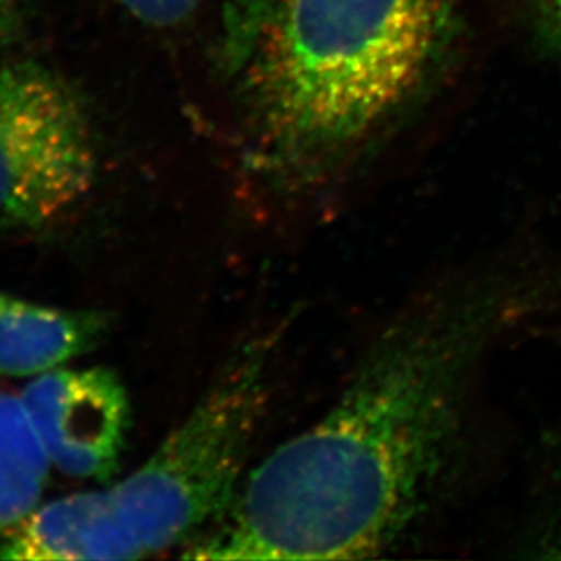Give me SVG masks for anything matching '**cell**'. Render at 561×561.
<instances>
[{
    "label": "cell",
    "instance_id": "cell-2",
    "mask_svg": "<svg viewBox=\"0 0 561 561\" xmlns=\"http://www.w3.org/2000/svg\"><path fill=\"white\" fill-rule=\"evenodd\" d=\"M458 0H233L224 68L273 186L347 175L430 79Z\"/></svg>",
    "mask_w": 561,
    "mask_h": 561
},
{
    "label": "cell",
    "instance_id": "cell-9",
    "mask_svg": "<svg viewBox=\"0 0 561 561\" xmlns=\"http://www.w3.org/2000/svg\"><path fill=\"white\" fill-rule=\"evenodd\" d=\"M518 546L529 551L525 552V557L561 560V500L554 507H547L538 514Z\"/></svg>",
    "mask_w": 561,
    "mask_h": 561
},
{
    "label": "cell",
    "instance_id": "cell-3",
    "mask_svg": "<svg viewBox=\"0 0 561 561\" xmlns=\"http://www.w3.org/2000/svg\"><path fill=\"white\" fill-rule=\"evenodd\" d=\"M275 345V334L242 345L137 471L41 505L0 543V560H138L186 547L217 524L265 416Z\"/></svg>",
    "mask_w": 561,
    "mask_h": 561
},
{
    "label": "cell",
    "instance_id": "cell-8",
    "mask_svg": "<svg viewBox=\"0 0 561 561\" xmlns=\"http://www.w3.org/2000/svg\"><path fill=\"white\" fill-rule=\"evenodd\" d=\"M129 15L153 27H173L195 13L201 0H117Z\"/></svg>",
    "mask_w": 561,
    "mask_h": 561
},
{
    "label": "cell",
    "instance_id": "cell-1",
    "mask_svg": "<svg viewBox=\"0 0 561 561\" xmlns=\"http://www.w3.org/2000/svg\"><path fill=\"white\" fill-rule=\"evenodd\" d=\"M560 308L561 250L536 240L438 276L383 320L331 408L254 467L182 558L367 560L402 547L466 469L489 358Z\"/></svg>",
    "mask_w": 561,
    "mask_h": 561
},
{
    "label": "cell",
    "instance_id": "cell-6",
    "mask_svg": "<svg viewBox=\"0 0 561 561\" xmlns=\"http://www.w3.org/2000/svg\"><path fill=\"white\" fill-rule=\"evenodd\" d=\"M110 331L106 312L51 308L0 291V376L35 378L91 353Z\"/></svg>",
    "mask_w": 561,
    "mask_h": 561
},
{
    "label": "cell",
    "instance_id": "cell-5",
    "mask_svg": "<svg viewBox=\"0 0 561 561\" xmlns=\"http://www.w3.org/2000/svg\"><path fill=\"white\" fill-rule=\"evenodd\" d=\"M51 467L107 483L117 474L129 431V398L106 367L55 369L19 394Z\"/></svg>",
    "mask_w": 561,
    "mask_h": 561
},
{
    "label": "cell",
    "instance_id": "cell-11",
    "mask_svg": "<svg viewBox=\"0 0 561 561\" xmlns=\"http://www.w3.org/2000/svg\"><path fill=\"white\" fill-rule=\"evenodd\" d=\"M13 30V0H0V49L10 41Z\"/></svg>",
    "mask_w": 561,
    "mask_h": 561
},
{
    "label": "cell",
    "instance_id": "cell-4",
    "mask_svg": "<svg viewBox=\"0 0 561 561\" xmlns=\"http://www.w3.org/2000/svg\"><path fill=\"white\" fill-rule=\"evenodd\" d=\"M95 173L90 123L68 84L37 62L0 69V228L57 222Z\"/></svg>",
    "mask_w": 561,
    "mask_h": 561
},
{
    "label": "cell",
    "instance_id": "cell-7",
    "mask_svg": "<svg viewBox=\"0 0 561 561\" xmlns=\"http://www.w3.org/2000/svg\"><path fill=\"white\" fill-rule=\"evenodd\" d=\"M49 471L21 397L0 391V543L43 505Z\"/></svg>",
    "mask_w": 561,
    "mask_h": 561
},
{
    "label": "cell",
    "instance_id": "cell-10",
    "mask_svg": "<svg viewBox=\"0 0 561 561\" xmlns=\"http://www.w3.org/2000/svg\"><path fill=\"white\" fill-rule=\"evenodd\" d=\"M527 2L533 10L541 37L554 54L561 55V0H527Z\"/></svg>",
    "mask_w": 561,
    "mask_h": 561
}]
</instances>
